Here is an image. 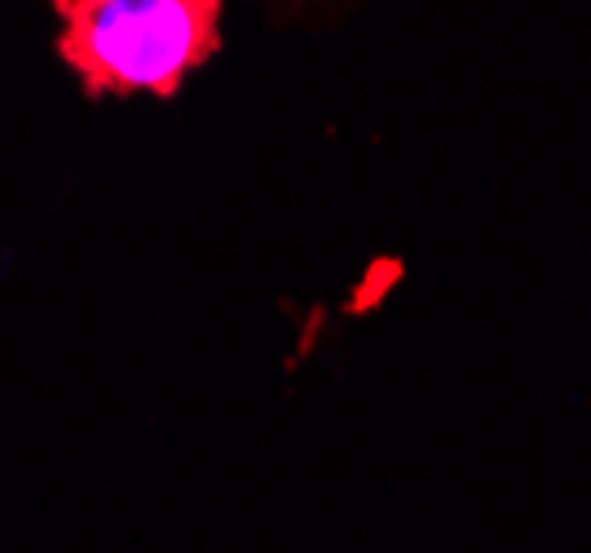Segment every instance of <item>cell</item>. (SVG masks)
I'll list each match as a JSON object with an SVG mask.
<instances>
[{
    "label": "cell",
    "instance_id": "obj_1",
    "mask_svg": "<svg viewBox=\"0 0 591 553\" xmlns=\"http://www.w3.org/2000/svg\"><path fill=\"white\" fill-rule=\"evenodd\" d=\"M58 53L89 98H173L221 49V0H53Z\"/></svg>",
    "mask_w": 591,
    "mask_h": 553
}]
</instances>
